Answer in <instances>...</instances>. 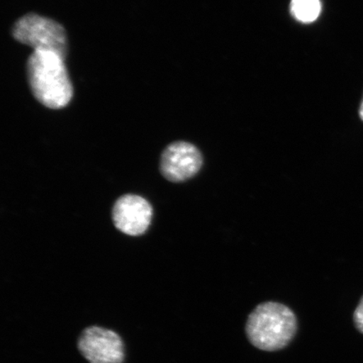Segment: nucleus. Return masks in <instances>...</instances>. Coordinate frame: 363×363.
<instances>
[{"mask_svg": "<svg viewBox=\"0 0 363 363\" xmlns=\"http://www.w3.org/2000/svg\"><path fill=\"white\" fill-rule=\"evenodd\" d=\"M65 61L56 53L43 51H34L27 61V78L35 98L54 110L67 106L74 94Z\"/></svg>", "mask_w": 363, "mask_h": 363, "instance_id": "nucleus-1", "label": "nucleus"}, {"mask_svg": "<svg viewBox=\"0 0 363 363\" xmlns=\"http://www.w3.org/2000/svg\"><path fill=\"white\" fill-rule=\"evenodd\" d=\"M12 34L18 42L35 51L50 52L66 59L67 40L62 26L49 18L28 13L13 25Z\"/></svg>", "mask_w": 363, "mask_h": 363, "instance_id": "nucleus-3", "label": "nucleus"}, {"mask_svg": "<svg viewBox=\"0 0 363 363\" xmlns=\"http://www.w3.org/2000/svg\"><path fill=\"white\" fill-rule=\"evenodd\" d=\"M290 11L295 19L307 24L320 16L321 4L320 0H292Z\"/></svg>", "mask_w": 363, "mask_h": 363, "instance_id": "nucleus-7", "label": "nucleus"}, {"mask_svg": "<svg viewBox=\"0 0 363 363\" xmlns=\"http://www.w3.org/2000/svg\"><path fill=\"white\" fill-rule=\"evenodd\" d=\"M79 352L90 363H122L125 358L123 342L115 331L91 326L79 339Z\"/></svg>", "mask_w": 363, "mask_h": 363, "instance_id": "nucleus-5", "label": "nucleus"}, {"mask_svg": "<svg viewBox=\"0 0 363 363\" xmlns=\"http://www.w3.org/2000/svg\"><path fill=\"white\" fill-rule=\"evenodd\" d=\"M359 113H360L361 119L363 121V101H362V104H361Z\"/></svg>", "mask_w": 363, "mask_h": 363, "instance_id": "nucleus-9", "label": "nucleus"}, {"mask_svg": "<svg viewBox=\"0 0 363 363\" xmlns=\"http://www.w3.org/2000/svg\"><path fill=\"white\" fill-rule=\"evenodd\" d=\"M153 210L146 199L136 194H125L112 208L113 223L122 233L138 237L151 225Z\"/></svg>", "mask_w": 363, "mask_h": 363, "instance_id": "nucleus-6", "label": "nucleus"}, {"mask_svg": "<svg viewBox=\"0 0 363 363\" xmlns=\"http://www.w3.org/2000/svg\"><path fill=\"white\" fill-rule=\"evenodd\" d=\"M353 319L357 329L363 334V296L361 298L359 305H358L355 312H354Z\"/></svg>", "mask_w": 363, "mask_h": 363, "instance_id": "nucleus-8", "label": "nucleus"}, {"mask_svg": "<svg viewBox=\"0 0 363 363\" xmlns=\"http://www.w3.org/2000/svg\"><path fill=\"white\" fill-rule=\"evenodd\" d=\"M203 166V156L192 143L179 140L172 143L162 152L160 172L172 183H183L198 174Z\"/></svg>", "mask_w": 363, "mask_h": 363, "instance_id": "nucleus-4", "label": "nucleus"}, {"mask_svg": "<svg viewBox=\"0 0 363 363\" xmlns=\"http://www.w3.org/2000/svg\"><path fill=\"white\" fill-rule=\"evenodd\" d=\"M297 330L291 308L277 302L257 306L248 317L246 331L254 347L262 351H279L287 347Z\"/></svg>", "mask_w": 363, "mask_h": 363, "instance_id": "nucleus-2", "label": "nucleus"}]
</instances>
